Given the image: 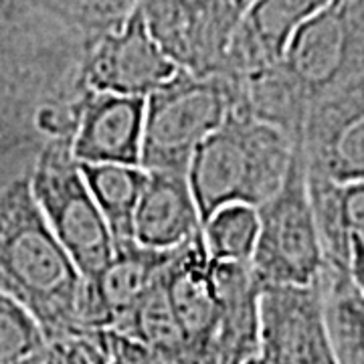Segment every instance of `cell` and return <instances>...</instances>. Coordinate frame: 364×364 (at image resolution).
I'll use <instances>...</instances> for the list:
<instances>
[{"mask_svg": "<svg viewBox=\"0 0 364 364\" xmlns=\"http://www.w3.org/2000/svg\"><path fill=\"white\" fill-rule=\"evenodd\" d=\"M342 186L344 184H336L324 176L308 172V191L324 247L326 263L350 265L352 235L344 217Z\"/></svg>", "mask_w": 364, "mask_h": 364, "instance_id": "7402d4cb", "label": "cell"}, {"mask_svg": "<svg viewBox=\"0 0 364 364\" xmlns=\"http://www.w3.org/2000/svg\"><path fill=\"white\" fill-rule=\"evenodd\" d=\"M109 364H124V363H122V360H117V358H114V356H112V360H109Z\"/></svg>", "mask_w": 364, "mask_h": 364, "instance_id": "f1b7e54d", "label": "cell"}, {"mask_svg": "<svg viewBox=\"0 0 364 364\" xmlns=\"http://www.w3.org/2000/svg\"><path fill=\"white\" fill-rule=\"evenodd\" d=\"M344 217L352 237L364 243V181L342 186Z\"/></svg>", "mask_w": 364, "mask_h": 364, "instance_id": "4316f807", "label": "cell"}, {"mask_svg": "<svg viewBox=\"0 0 364 364\" xmlns=\"http://www.w3.org/2000/svg\"><path fill=\"white\" fill-rule=\"evenodd\" d=\"M174 249L144 247L136 241L117 243L104 272L90 282L83 279L79 301L81 328L114 330L162 275Z\"/></svg>", "mask_w": 364, "mask_h": 364, "instance_id": "7c38bea8", "label": "cell"}, {"mask_svg": "<svg viewBox=\"0 0 364 364\" xmlns=\"http://www.w3.org/2000/svg\"><path fill=\"white\" fill-rule=\"evenodd\" d=\"M164 284L191 360H195L219 324V294L203 229L174 249L164 267Z\"/></svg>", "mask_w": 364, "mask_h": 364, "instance_id": "2e32d148", "label": "cell"}, {"mask_svg": "<svg viewBox=\"0 0 364 364\" xmlns=\"http://www.w3.org/2000/svg\"><path fill=\"white\" fill-rule=\"evenodd\" d=\"M219 324L193 364H247L259 342L261 284L249 263L215 261Z\"/></svg>", "mask_w": 364, "mask_h": 364, "instance_id": "9a60e30c", "label": "cell"}, {"mask_svg": "<svg viewBox=\"0 0 364 364\" xmlns=\"http://www.w3.org/2000/svg\"><path fill=\"white\" fill-rule=\"evenodd\" d=\"M259 233L251 272L261 286H314L326 267L318 223L314 217L308 166L301 140L294 144L286 178L259 208Z\"/></svg>", "mask_w": 364, "mask_h": 364, "instance_id": "5b68a950", "label": "cell"}, {"mask_svg": "<svg viewBox=\"0 0 364 364\" xmlns=\"http://www.w3.org/2000/svg\"><path fill=\"white\" fill-rule=\"evenodd\" d=\"M45 342L35 318L0 289V364H18Z\"/></svg>", "mask_w": 364, "mask_h": 364, "instance_id": "cb8c5ba5", "label": "cell"}, {"mask_svg": "<svg viewBox=\"0 0 364 364\" xmlns=\"http://www.w3.org/2000/svg\"><path fill=\"white\" fill-rule=\"evenodd\" d=\"M109 332V346L112 356L122 360L124 364H193L188 356L172 354V352L160 350L154 346H148L144 342L122 336L117 332Z\"/></svg>", "mask_w": 364, "mask_h": 364, "instance_id": "484cf974", "label": "cell"}, {"mask_svg": "<svg viewBox=\"0 0 364 364\" xmlns=\"http://www.w3.org/2000/svg\"><path fill=\"white\" fill-rule=\"evenodd\" d=\"M81 172L112 229L116 245L134 241V215L148 172L142 166L126 164H81Z\"/></svg>", "mask_w": 364, "mask_h": 364, "instance_id": "d6986e66", "label": "cell"}, {"mask_svg": "<svg viewBox=\"0 0 364 364\" xmlns=\"http://www.w3.org/2000/svg\"><path fill=\"white\" fill-rule=\"evenodd\" d=\"M301 148L308 172L336 184L364 181V73L314 102Z\"/></svg>", "mask_w": 364, "mask_h": 364, "instance_id": "30bf717a", "label": "cell"}, {"mask_svg": "<svg viewBox=\"0 0 364 364\" xmlns=\"http://www.w3.org/2000/svg\"><path fill=\"white\" fill-rule=\"evenodd\" d=\"M352 277L356 279L358 287L364 291V243L352 237V259H350Z\"/></svg>", "mask_w": 364, "mask_h": 364, "instance_id": "83f0119b", "label": "cell"}, {"mask_svg": "<svg viewBox=\"0 0 364 364\" xmlns=\"http://www.w3.org/2000/svg\"><path fill=\"white\" fill-rule=\"evenodd\" d=\"M148 178L134 215V241L174 249L203 229L188 172L146 170Z\"/></svg>", "mask_w": 364, "mask_h": 364, "instance_id": "e0dca14e", "label": "cell"}, {"mask_svg": "<svg viewBox=\"0 0 364 364\" xmlns=\"http://www.w3.org/2000/svg\"><path fill=\"white\" fill-rule=\"evenodd\" d=\"M251 0H138L144 21L170 59L191 73H219Z\"/></svg>", "mask_w": 364, "mask_h": 364, "instance_id": "ba28073f", "label": "cell"}, {"mask_svg": "<svg viewBox=\"0 0 364 364\" xmlns=\"http://www.w3.org/2000/svg\"><path fill=\"white\" fill-rule=\"evenodd\" d=\"M235 93L223 73L176 75L146 97L140 166L188 172L196 148L233 112Z\"/></svg>", "mask_w": 364, "mask_h": 364, "instance_id": "277c9868", "label": "cell"}, {"mask_svg": "<svg viewBox=\"0 0 364 364\" xmlns=\"http://www.w3.org/2000/svg\"><path fill=\"white\" fill-rule=\"evenodd\" d=\"M294 144L286 132L257 117L231 112L196 148L188 182L203 225L223 207L259 208L286 178Z\"/></svg>", "mask_w": 364, "mask_h": 364, "instance_id": "3957f363", "label": "cell"}, {"mask_svg": "<svg viewBox=\"0 0 364 364\" xmlns=\"http://www.w3.org/2000/svg\"><path fill=\"white\" fill-rule=\"evenodd\" d=\"M90 51L61 0H0V191L75 136Z\"/></svg>", "mask_w": 364, "mask_h": 364, "instance_id": "6da1fadb", "label": "cell"}, {"mask_svg": "<svg viewBox=\"0 0 364 364\" xmlns=\"http://www.w3.org/2000/svg\"><path fill=\"white\" fill-rule=\"evenodd\" d=\"M247 364H336L320 279L314 286H261L259 342Z\"/></svg>", "mask_w": 364, "mask_h": 364, "instance_id": "9c48e42d", "label": "cell"}, {"mask_svg": "<svg viewBox=\"0 0 364 364\" xmlns=\"http://www.w3.org/2000/svg\"><path fill=\"white\" fill-rule=\"evenodd\" d=\"M0 289L35 318L45 340L83 332V275L45 219L31 174L0 191Z\"/></svg>", "mask_w": 364, "mask_h": 364, "instance_id": "7a4b0ae2", "label": "cell"}, {"mask_svg": "<svg viewBox=\"0 0 364 364\" xmlns=\"http://www.w3.org/2000/svg\"><path fill=\"white\" fill-rule=\"evenodd\" d=\"M259 233L257 208L247 205H229L219 208L205 225L203 235L208 253L215 261L249 263Z\"/></svg>", "mask_w": 364, "mask_h": 364, "instance_id": "44dd1931", "label": "cell"}, {"mask_svg": "<svg viewBox=\"0 0 364 364\" xmlns=\"http://www.w3.org/2000/svg\"><path fill=\"white\" fill-rule=\"evenodd\" d=\"M112 332L144 342L160 350L182 354L191 358L186 338L182 334L174 308L170 304L166 284H164V272L144 294V298L136 304V308Z\"/></svg>", "mask_w": 364, "mask_h": 364, "instance_id": "ffe728a7", "label": "cell"}, {"mask_svg": "<svg viewBox=\"0 0 364 364\" xmlns=\"http://www.w3.org/2000/svg\"><path fill=\"white\" fill-rule=\"evenodd\" d=\"M31 188L83 279L97 277L114 257L116 241L83 178L73 138H57L41 150L31 170Z\"/></svg>", "mask_w": 364, "mask_h": 364, "instance_id": "8992f818", "label": "cell"}, {"mask_svg": "<svg viewBox=\"0 0 364 364\" xmlns=\"http://www.w3.org/2000/svg\"><path fill=\"white\" fill-rule=\"evenodd\" d=\"M178 69L150 33L142 11L136 9L126 25L91 47L83 83L90 91L148 97Z\"/></svg>", "mask_w": 364, "mask_h": 364, "instance_id": "8fae6325", "label": "cell"}, {"mask_svg": "<svg viewBox=\"0 0 364 364\" xmlns=\"http://www.w3.org/2000/svg\"><path fill=\"white\" fill-rule=\"evenodd\" d=\"M330 0H251L219 73L245 77L282 61L291 37Z\"/></svg>", "mask_w": 364, "mask_h": 364, "instance_id": "4fadbf2b", "label": "cell"}, {"mask_svg": "<svg viewBox=\"0 0 364 364\" xmlns=\"http://www.w3.org/2000/svg\"><path fill=\"white\" fill-rule=\"evenodd\" d=\"M112 346L107 330H83L45 340L18 364H109Z\"/></svg>", "mask_w": 364, "mask_h": 364, "instance_id": "603a6c76", "label": "cell"}, {"mask_svg": "<svg viewBox=\"0 0 364 364\" xmlns=\"http://www.w3.org/2000/svg\"><path fill=\"white\" fill-rule=\"evenodd\" d=\"M67 14L90 41L93 47L105 35L116 33L126 25L134 11L138 9V0H61Z\"/></svg>", "mask_w": 364, "mask_h": 364, "instance_id": "d4e9b609", "label": "cell"}, {"mask_svg": "<svg viewBox=\"0 0 364 364\" xmlns=\"http://www.w3.org/2000/svg\"><path fill=\"white\" fill-rule=\"evenodd\" d=\"M279 69L306 109L363 75L364 0H330L291 37Z\"/></svg>", "mask_w": 364, "mask_h": 364, "instance_id": "52a82bcc", "label": "cell"}, {"mask_svg": "<svg viewBox=\"0 0 364 364\" xmlns=\"http://www.w3.org/2000/svg\"><path fill=\"white\" fill-rule=\"evenodd\" d=\"M146 97L90 91L75 136L73 154L81 164L140 166Z\"/></svg>", "mask_w": 364, "mask_h": 364, "instance_id": "5bb4252c", "label": "cell"}, {"mask_svg": "<svg viewBox=\"0 0 364 364\" xmlns=\"http://www.w3.org/2000/svg\"><path fill=\"white\" fill-rule=\"evenodd\" d=\"M320 291L334 363L364 364V291L350 265L326 263Z\"/></svg>", "mask_w": 364, "mask_h": 364, "instance_id": "ac0fdd59", "label": "cell"}]
</instances>
